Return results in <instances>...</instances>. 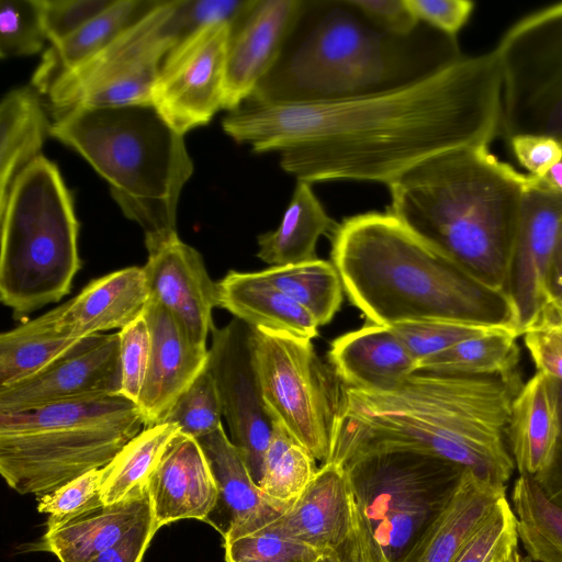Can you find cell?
I'll use <instances>...</instances> for the list:
<instances>
[{
	"label": "cell",
	"mask_w": 562,
	"mask_h": 562,
	"mask_svg": "<svg viewBox=\"0 0 562 562\" xmlns=\"http://www.w3.org/2000/svg\"><path fill=\"white\" fill-rule=\"evenodd\" d=\"M502 76L494 49L453 61L400 88L305 104L247 100L228 111L224 132L255 153L277 151L296 180L389 186L439 153L491 145L499 135Z\"/></svg>",
	"instance_id": "cell-1"
},
{
	"label": "cell",
	"mask_w": 562,
	"mask_h": 562,
	"mask_svg": "<svg viewBox=\"0 0 562 562\" xmlns=\"http://www.w3.org/2000/svg\"><path fill=\"white\" fill-rule=\"evenodd\" d=\"M522 384L518 371L471 375L420 369L384 391L341 384L328 461L344 465L372 451L412 450L505 486L515 468L508 438L512 406Z\"/></svg>",
	"instance_id": "cell-2"
},
{
	"label": "cell",
	"mask_w": 562,
	"mask_h": 562,
	"mask_svg": "<svg viewBox=\"0 0 562 562\" xmlns=\"http://www.w3.org/2000/svg\"><path fill=\"white\" fill-rule=\"evenodd\" d=\"M331 240V262L344 291L368 322L390 327L448 321L515 329L514 308L502 290L474 277L390 212L348 217Z\"/></svg>",
	"instance_id": "cell-3"
},
{
	"label": "cell",
	"mask_w": 562,
	"mask_h": 562,
	"mask_svg": "<svg viewBox=\"0 0 562 562\" xmlns=\"http://www.w3.org/2000/svg\"><path fill=\"white\" fill-rule=\"evenodd\" d=\"M529 180L528 173L498 159L488 145L453 148L394 179L387 186V212L474 277L503 291Z\"/></svg>",
	"instance_id": "cell-4"
},
{
	"label": "cell",
	"mask_w": 562,
	"mask_h": 562,
	"mask_svg": "<svg viewBox=\"0 0 562 562\" xmlns=\"http://www.w3.org/2000/svg\"><path fill=\"white\" fill-rule=\"evenodd\" d=\"M412 36L381 30L348 0L305 1L278 61L245 100L278 105L366 97L405 86L462 56L456 37L441 34L416 44Z\"/></svg>",
	"instance_id": "cell-5"
},
{
	"label": "cell",
	"mask_w": 562,
	"mask_h": 562,
	"mask_svg": "<svg viewBox=\"0 0 562 562\" xmlns=\"http://www.w3.org/2000/svg\"><path fill=\"white\" fill-rule=\"evenodd\" d=\"M49 136L72 148L108 181L147 249L177 234L181 191L193 172L184 136L153 104L74 108L54 115Z\"/></svg>",
	"instance_id": "cell-6"
},
{
	"label": "cell",
	"mask_w": 562,
	"mask_h": 562,
	"mask_svg": "<svg viewBox=\"0 0 562 562\" xmlns=\"http://www.w3.org/2000/svg\"><path fill=\"white\" fill-rule=\"evenodd\" d=\"M144 427L121 395L0 413V473L19 494L40 497L108 465Z\"/></svg>",
	"instance_id": "cell-7"
},
{
	"label": "cell",
	"mask_w": 562,
	"mask_h": 562,
	"mask_svg": "<svg viewBox=\"0 0 562 562\" xmlns=\"http://www.w3.org/2000/svg\"><path fill=\"white\" fill-rule=\"evenodd\" d=\"M0 299L26 315L67 295L80 269L79 224L57 166L43 155L0 205Z\"/></svg>",
	"instance_id": "cell-8"
},
{
	"label": "cell",
	"mask_w": 562,
	"mask_h": 562,
	"mask_svg": "<svg viewBox=\"0 0 562 562\" xmlns=\"http://www.w3.org/2000/svg\"><path fill=\"white\" fill-rule=\"evenodd\" d=\"M344 467L375 562H400L457 488L465 469L412 450H378Z\"/></svg>",
	"instance_id": "cell-9"
},
{
	"label": "cell",
	"mask_w": 562,
	"mask_h": 562,
	"mask_svg": "<svg viewBox=\"0 0 562 562\" xmlns=\"http://www.w3.org/2000/svg\"><path fill=\"white\" fill-rule=\"evenodd\" d=\"M260 391L272 422L323 463L330 459L341 400L338 378L312 340L251 327Z\"/></svg>",
	"instance_id": "cell-10"
},
{
	"label": "cell",
	"mask_w": 562,
	"mask_h": 562,
	"mask_svg": "<svg viewBox=\"0 0 562 562\" xmlns=\"http://www.w3.org/2000/svg\"><path fill=\"white\" fill-rule=\"evenodd\" d=\"M176 3L154 1L100 54L55 82L45 94L54 115L74 108L151 104L162 61L183 40Z\"/></svg>",
	"instance_id": "cell-11"
},
{
	"label": "cell",
	"mask_w": 562,
	"mask_h": 562,
	"mask_svg": "<svg viewBox=\"0 0 562 562\" xmlns=\"http://www.w3.org/2000/svg\"><path fill=\"white\" fill-rule=\"evenodd\" d=\"M494 52L502 76L499 134L562 142V2L516 21Z\"/></svg>",
	"instance_id": "cell-12"
},
{
	"label": "cell",
	"mask_w": 562,
	"mask_h": 562,
	"mask_svg": "<svg viewBox=\"0 0 562 562\" xmlns=\"http://www.w3.org/2000/svg\"><path fill=\"white\" fill-rule=\"evenodd\" d=\"M231 32L226 23L206 25L178 43L162 61L151 104L183 136L224 109Z\"/></svg>",
	"instance_id": "cell-13"
},
{
	"label": "cell",
	"mask_w": 562,
	"mask_h": 562,
	"mask_svg": "<svg viewBox=\"0 0 562 562\" xmlns=\"http://www.w3.org/2000/svg\"><path fill=\"white\" fill-rule=\"evenodd\" d=\"M207 369L215 382L231 441L258 485L273 422L262 400L251 350V327L234 318L213 326Z\"/></svg>",
	"instance_id": "cell-14"
},
{
	"label": "cell",
	"mask_w": 562,
	"mask_h": 562,
	"mask_svg": "<svg viewBox=\"0 0 562 562\" xmlns=\"http://www.w3.org/2000/svg\"><path fill=\"white\" fill-rule=\"evenodd\" d=\"M121 395L119 333L82 339L59 360L13 385L0 387V413Z\"/></svg>",
	"instance_id": "cell-15"
},
{
	"label": "cell",
	"mask_w": 562,
	"mask_h": 562,
	"mask_svg": "<svg viewBox=\"0 0 562 562\" xmlns=\"http://www.w3.org/2000/svg\"><path fill=\"white\" fill-rule=\"evenodd\" d=\"M529 177L503 286L514 308L519 336L548 303L546 274L562 225V194Z\"/></svg>",
	"instance_id": "cell-16"
},
{
	"label": "cell",
	"mask_w": 562,
	"mask_h": 562,
	"mask_svg": "<svg viewBox=\"0 0 562 562\" xmlns=\"http://www.w3.org/2000/svg\"><path fill=\"white\" fill-rule=\"evenodd\" d=\"M143 267L149 300L164 306L198 346L206 347L217 306V284L200 252L178 235L147 249Z\"/></svg>",
	"instance_id": "cell-17"
},
{
	"label": "cell",
	"mask_w": 562,
	"mask_h": 562,
	"mask_svg": "<svg viewBox=\"0 0 562 562\" xmlns=\"http://www.w3.org/2000/svg\"><path fill=\"white\" fill-rule=\"evenodd\" d=\"M304 8L302 0H255L232 27L224 109H235L273 68Z\"/></svg>",
	"instance_id": "cell-18"
},
{
	"label": "cell",
	"mask_w": 562,
	"mask_h": 562,
	"mask_svg": "<svg viewBox=\"0 0 562 562\" xmlns=\"http://www.w3.org/2000/svg\"><path fill=\"white\" fill-rule=\"evenodd\" d=\"M144 316L150 331V356L136 405L147 427L162 423L177 400L206 369L209 349L195 345L160 304L148 300Z\"/></svg>",
	"instance_id": "cell-19"
},
{
	"label": "cell",
	"mask_w": 562,
	"mask_h": 562,
	"mask_svg": "<svg viewBox=\"0 0 562 562\" xmlns=\"http://www.w3.org/2000/svg\"><path fill=\"white\" fill-rule=\"evenodd\" d=\"M196 441L217 486V501L204 521L224 542L262 529L285 512L262 494L223 426Z\"/></svg>",
	"instance_id": "cell-20"
},
{
	"label": "cell",
	"mask_w": 562,
	"mask_h": 562,
	"mask_svg": "<svg viewBox=\"0 0 562 562\" xmlns=\"http://www.w3.org/2000/svg\"><path fill=\"white\" fill-rule=\"evenodd\" d=\"M357 517L344 465L328 461L317 470L303 494L269 527L319 552L337 550L350 537Z\"/></svg>",
	"instance_id": "cell-21"
},
{
	"label": "cell",
	"mask_w": 562,
	"mask_h": 562,
	"mask_svg": "<svg viewBox=\"0 0 562 562\" xmlns=\"http://www.w3.org/2000/svg\"><path fill=\"white\" fill-rule=\"evenodd\" d=\"M156 524L206 518L217 501V486L196 439L181 432L169 445L147 481Z\"/></svg>",
	"instance_id": "cell-22"
},
{
	"label": "cell",
	"mask_w": 562,
	"mask_h": 562,
	"mask_svg": "<svg viewBox=\"0 0 562 562\" xmlns=\"http://www.w3.org/2000/svg\"><path fill=\"white\" fill-rule=\"evenodd\" d=\"M149 294L143 267H127L88 283L57 306V325L72 339L122 329L144 313Z\"/></svg>",
	"instance_id": "cell-23"
},
{
	"label": "cell",
	"mask_w": 562,
	"mask_h": 562,
	"mask_svg": "<svg viewBox=\"0 0 562 562\" xmlns=\"http://www.w3.org/2000/svg\"><path fill=\"white\" fill-rule=\"evenodd\" d=\"M509 448L519 471L540 480L552 467L562 440L558 381L537 372L512 406Z\"/></svg>",
	"instance_id": "cell-24"
},
{
	"label": "cell",
	"mask_w": 562,
	"mask_h": 562,
	"mask_svg": "<svg viewBox=\"0 0 562 562\" xmlns=\"http://www.w3.org/2000/svg\"><path fill=\"white\" fill-rule=\"evenodd\" d=\"M151 515L147 486H137L116 503H100L46 530L35 549L55 554L59 562H89Z\"/></svg>",
	"instance_id": "cell-25"
},
{
	"label": "cell",
	"mask_w": 562,
	"mask_h": 562,
	"mask_svg": "<svg viewBox=\"0 0 562 562\" xmlns=\"http://www.w3.org/2000/svg\"><path fill=\"white\" fill-rule=\"evenodd\" d=\"M328 359L341 384L372 391L393 389L418 369L393 330L371 322L334 339Z\"/></svg>",
	"instance_id": "cell-26"
},
{
	"label": "cell",
	"mask_w": 562,
	"mask_h": 562,
	"mask_svg": "<svg viewBox=\"0 0 562 562\" xmlns=\"http://www.w3.org/2000/svg\"><path fill=\"white\" fill-rule=\"evenodd\" d=\"M505 497V486L465 470L449 501L400 562H453Z\"/></svg>",
	"instance_id": "cell-27"
},
{
	"label": "cell",
	"mask_w": 562,
	"mask_h": 562,
	"mask_svg": "<svg viewBox=\"0 0 562 562\" xmlns=\"http://www.w3.org/2000/svg\"><path fill=\"white\" fill-rule=\"evenodd\" d=\"M217 284V306L252 328L312 340L318 325L311 314L276 288L262 272L229 271Z\"/></svg>",
	"instance_id": "cell-28"
},
{
	"label": "cell",
	"mask_w": 562,
	"mask_h": 562,
	"mask_svg": "<svg viewBox=\"0 0 562 562\" xmlns=\"http://www.w3.org/2000/svg\"><path fill=\"white\" fill-rule=\"evenodd\" d=\"M153 3L154 1L116 0L112 7L81 29L50 45L33 74L32 87L41 95H45L61 77L106 48Z\"/></svg>",
	"instance_id": "cell-29"
},
{
	"label": "cell",
	"mask_w": 562,
	"mask_h": 562,
	"mask_svg": "<svg viewBox=\"0 0 562 562\" xmlns=\"http://www.w3.org/2000/svg\"><path fill=\"white\" fill-rule=\"evenodd\" d=\"M33 87L9 91L0 104V205L19 177L41 154L49 123Z\"/></svg>",
	"instance_id": "cell-30"
},
{
	"label": "cell",
	"mask_w": 562,
	"mask_h": 562,
	"mask_svg": "<svg viewBox=\"0 0 562 562\" xmlns=\"http://www.w3.org/2000/svg\"><path fill=\"white\" fill-rule=\"evenodd\" d=\"M338 225L326 213L311 183L296 180L280 225L258 237L257 257L271 267L317 259L318 238L328 234L333 237Z\"/></svg>",
	"instance_id": "cell-31"
},
{
	"label": "cell",
	"mask_w": 562,
	"mask_h": 562,
	"mask_svg": "<svg viewBox=\"0 0 562 562\" xmlns=\"http://www.w3.org/2000/svg\"><path fill=\"white\" fill-rule=\"evenodd\" d=\"M57 317L55 307L0 335V387L37 374L82 340L63 334Z\"/></svg>",
	"instance_id": "cell-32"
},
{
	"label": "cell",
	"mask_w": 562,
	"mask_h": 562,
	"mask_svg": "<svg viewBox=\"0 0 562 562\" xmlns=\"http://www.w3.org/2000/svg\"><path fill=\"white\" fill-rule=\"evenodd\" d=\"M512 501L518 538L529 559L562 562V507L528 475H519L516 480Z\"/></svg>",
	"instance_id": "cell-33"
},
{
	"label": "cell",
	"mask_w": 562,
	"mask_h": 562,
	"mask_svg": "<svg viewBox=\"0 0 562 562\" xmlns=\"http://www.w3.org/2000/svg\"><path fill=\"white\" fill-rule=\"evenodd\" d=\"M179 434V428L169 423L144 427L102 468L101 501L106 505L116 503L135 487L146 485L165 451Z\"/></svg>",
	"instance_id": "cell-34"
},
{
	"label": "cell",
	"mask_w": 562,
	"mask_h": 562,
	"mask_svg": "<svg viewBox=\"0 0 562 562\" xmlns=\"http://www.w3.org/2000/svg\"><path fill=\"white\" fill-rule=\"evenodd\" d=\"M261 272L276 288L306 310L318 326L328 324L341 306L345 291L333 262L317 258L295 265L273 266Z\"/></svg>",
	"instance_id": "cell-35"
},
{
	"label": "cell",
	"mask_w": 562,
	"mask_h": 562,
	"mask_svg": "<svg viewBox=\"0 0 562 562\" xmlns=\"http://www.w3.org/2000/svg\"><path fill=\"white\" fill-rule=\"evenodd\" d=\"M513 328L463 340L431 356L418 369L454 374L495 375L518 371L520 350Z\"/></svg>",
	"instance_id": "cell-36"
},
{
	"label": "cell",
	"mask_w": 562,
	"mask_h": 562,
	"mask_svg": "<svg viewBox=\"0 0 562 562\" xmlns=\"http://www.w3.org/2000/svg\"><path fill=\"white\" fill-rule=\"evenodd\" d=\"M315 458L279 424L273 429L258 484L262 494L277 506L288 509L307 488L317 468Z\"/></svg>",
	"instance_id": "cell-37"
},
{
	"label": "cell",
	"mask_w": 562,
	"mask_h": 562,
	"mask_svg": "<svg viewBox=\"0 0 562 562\" xmlns=\"http://www.w3.org/2000/svg\"><path fill=\"white\" fill-rule=\"evenodd\" d=\"M222 417L217 389L206 367L177 400L162 423L172 424L182 435L198 439L223 426Z\"/></svg>",
	"instance_id": "cell-38"
},
{
	"label": "cell",
	"mask_w": 562,
	"mask_h": 562,
	"mask_svg": "<svg viewBox=\"0 0 562 562\" xmlns=\"http://www.w3.org/2000/svg\"><path fill=\"white\" fill-rule=\"evenodd\" d=\"M390 328L419 364L425 359L447 350L463 340L510 327L448 321H420L398 323L390 326Z\"/></svg>",
	"instance_id": "cell-39"
},
{
	"label": "cell",
	"mask_w": 562,
	"mask_h": 562,
	"mask_svg": "<svg viewBox=\"0 0 562 562\" xmlns=\"http://www.w3.org/2000/svg\"><path fill=\"white\" fill-rule=\"evenodd\" d=\"M46 40L40 0H1V58L36 54Z\"/></svg>",
	"instance_id": "cell-40"
},
{
	"label": "cell",
	"mask_w": 562,
	"mask_h": 562,
	"mask_svg": "<svg viewBox=\"0 0 562 562\" xmlns=\"http://www.w3.org/2000/svg\"><path fill=\"white\" fill-rule=\"evenodd\" d=\"M517 520L503 498L453 562H503L518 549Z\"/></svg>",
	"instance_id": "cell-41"
},
{
	"label": "cell",
	"mask_w": 562,
	"mask_h": 562,
	"mask_svg": "<svg viewBox=\"0 0 562 562\" xmlns=\"http://www.w3.org/2000/svg\"><path fill=\"white\" fill-rule=\"evenodd\" d=\"M226 562H313L322 552L267 526L224 542Z\"/></svg>",
	"instance_id": "cell-42"
},
{
	"label": "cell",
	"mask_w": 562,
	"mask_h": 562,
	"mask_svg": "<svg viewBox=\"0 0 562 562\" xmlns=\"http://www.w3.org/2000/svg\"><path fill=\"white\" fill-rule=\"evenodd\" d=\"M102 469H94L71 480L52 493L37 497V510L47 514V530L91 508L101 501Z\"/></svg>",
	"instance_id": "cell-43"
},
{
	"label": "cell",
	"mask_w": 562,
	"mask_h": 562,
	"mask_svg": "<svg viewBox=\"0 0 562 562\" xmlns=\"http://www.w3.org/2000/svg\"><path fill=\"white\" fill-rule=\"evenodd\" d=\"M521 336L537 372L562 382V311L547 303Z\"/></svg>",
	"instance_id": "cell-44"
},
{
	"label": "cell",
	"mask_w": 562,
	"mask_h": 562,
	"mask_svg": "<svg viewBox=\"0 0 562 562\" xmlns=\"http://www.w3.org/2000/svg\"><path fill=\"white\" fill-rule=\"evenodd\" d=\"M121 396L137 403L150 356V331L144 313L120 329Z\"/></svg>",
	"instance_id": "cell-45"
},
{
	"label": "cell",
	"mask_w": 562,
	"mask_h": 562,
	"mask_svg": "<svg viewBox=\"0 0 562 562\" xmlns=\"http://www.w3.org/2000/svg\"><path fill=\"white\" fill-rule=\"evenodd\" d=\"M116 0H40L50 45L57 44L108 10Z\"/></svg>",
	"instance_id": "cell-46"
},
{
	"label": "cell",
	"mask_w": 562,
	"mask_h": 562,
	"mask_svg": "<svg viewBox=\"0 0 562 562\" xmlns=\"http://www.w3.org/2000/svg\"><path fill=\"white\" fill-rule=\"evenodd\" d=\"M419 22L451 37L468 23L474 10L469 0H406Z\"/></svg>",
	"instance_id": "cell-47"
},
{
	"label": "cell",
	"mask_w": 562,
	"mask_h": 562,
	"mask_svg": "<svg viewBox=\"0 0 562 562\" xmlns=\"http://www.w3.org/2000/svg\"><path fill=\"white\" fill-rule=\"evenodd\" d=\"M369 22L400 37L414 35L419 20L406 0H348Z\"/></svg>",
	"instance_id": "cell-48"
},
{
	"label": "cell",
	"mask_w": 562,
	"mask_h": 562,
	"mask_svg": "<svg viewBox=\"0 0 562 562\" xmlns=\"http://www.w3.org/2000/svg\"><path fill=\"white\" fill-rule=\"evenodd\" d=\"M513 154L528 175L543 177L562 157V143L546 135H517L508 139Z\"/></svg>",
	"instance_id": "cell-49"
},
{
	"label": "cell",
	"mask_w": 562,
	"mask_h": 562,
	"mask_svg": "<svg viewBox=\"0 0 562 562\" xmlns=\"http://www.w3.org/2000/svg\"><path fill=\"white\" fill-rule=\"evenodd\" d=\"M154 515L132 528L119 542L102 551L89 562H142L156 532Z\"/></svg>",
	"instance_id": "cell-50"
},
{
	"label": "cell",
	"mask_w": 562,
	"mask_h": 562,
	"mask_svg": "<svg viewBox=\"0 0 562 562\" xmlns=\"http://www.w3.org/2000/svg\"><path fill=\"white\" fill-rule=\"evenodd\" d=\"M546 292L548 303L562 311V225L546 274Z\"/></svg>",
	"instance_id": "cell-51"
},
{
	"label": "cell",
	"mask_w": 562,
	"mask_h": 562,
	"mask_svg": "<svg viewBox=\"0 0 562 562\" xmlns=\"http://www.w3.org/2000/svg\"><path fill=\"white\" fill-rule=\"evenodd\" d=\"M361 524L357 509L353 530L347 541L337 550L323 552L313 562H360Z\"/></svg>",
	"instance_id": "cell-52"
},
{
	"label": "cell",
	"mask_w": 562,
	"mask_h": 562,
	"mask_svg": "<svg viewBox=\"0 0 562 562\" xmlns=\"http://www.w3.org/2000/svg\"><path fill=\"white\" fill-rule=\"evenodd\" d=\"M537 482L547 496L562 507V440L552 467Z\"/></svg>",
	"instance_id": "cell-53"
},
{
	"label": "cell",
	"mask_w": 562,
	"mask_h": 562,
	"mask_svg": "<svg viewBox=\"0 0 562 562\" xmlns=\"http://www.w3.org/2000/svg\"><path fill=\"white\" fill-rule=\"evenodd\" d=\"M536 179L543 187L562 194V157L543 177Z\"/></svg>",
	"instance_id": "cell-54"
},
{
	"label": "cell",
	"mask_w": 562,
	"mask_h": 562,
	"mask_svg": "<svg viewBox=\"0 0 562 562\" xmlns=\"http://www.w3.org/2000/svg\"><path fill=\"white\" fill-rule=\"evenodd\" d=\"M359 517H360V515H359ZM360 524H361L360 562H375V559L372 554V551H371V548L369 544V540H368L366 530L363 528L361 518H360Z\"/></svg>",
	"instance_id": "cell-55"
},
{
	"label": "cell",
	"mask_w": 562,
	"mask_h": 562,
	"mask_svg": "<svg viewBox=\"0 0 562 562\" xmlns=\"http://www.w3.org/2000/svg\"><path fill=\"white\" fill-rule=\"evenodd\" d=\"M503 562H525V560L517 549Z\"/></svg>",
	"instance_id": "cell-56"
},
{
	"label": "cell",
	"mask_w": 562,
	"mask_h": 562,
	"mask_svg": "<svg viewBox=\"0 0 562 562\" xmlns=\"http://www.w3.org/2000/svg\"><path fill=\"white\" fill-rule=\"evenodd\" d=\"M559 385V403H560V417H561V428H562V382L558 381Z\"/></svg>",
	"instance_id": "cell-57"
}]
</instances>
